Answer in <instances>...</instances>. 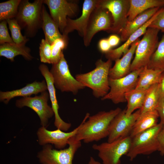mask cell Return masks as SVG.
Instances as JSON below:
<instances>
[{"instance_id":"6da1fadb","label":"cell","mask_w":164,"mask_h":164,"mask_svg":"<svg viewBox=\"0 0 164 164\" xmlns=\"http://www.w3.org/2000/svg\"><path fill=\"white\" fill-rule=\"evenodd\" d=\"M121 110L117 108L108 111H100L91 116L87 113L74 138L88 143L108 137L111 121Z\"/></svg>"},{"instance_id":"7a4b0ae2","label":"cell","mask_w":164,"mask_h":164,"mask_svg":"<svg viewBox=\"0 0 164 164\" xmlns=\"http://www.w3.org/2000/svg\"><path fill=\"white\" fill-rule=\"evenodd\" d=\"M111 65L110 60L104 61L99 59L95 63V68L87 73L77 74L75 78L85 87L91 88L95 97L102 98L110 89L109 74Z\"/></svg>"},{"instance_id":"3957f363","label":"cell","mask_w":164,"mask_h":164,"mask_svg":"<svg viewBox=\"0 0 164 164\" xmlns=\"http://www.w3.org/2000/svg\"><path fill=\"white\" fill-rule=\"evenodd\" d=\"M43 0H36L30 2L28 0H21L17 15L15 18L27 36H33L41 27L42 9Z\"/></svg>"},{"instance_id":"277c9868","label":"cell","mask_w":164,"mask_h":164,"mask_svg":"<svg viewBox=\"0 0 164 164\" xmlns=\"http://www.w3.org/2000/svg\"><path fill=\"white\" fill-rule=\"evenodd\" d=\"M163 126L159 123L131 138L130 147L126 155L131 161L138 155H149L159 151L158 136Z\"/></svg>"},{"instance_id":"5b68a950","label":"cell","mask_w":164,"mask_h":164,"mask_svg":"<svg viewBox=\"0 0 164 164\" xmlns=\"http://www.w3.org/2000/svg\"><path fill=\"white\" fill-rule=\"evenodd\" d=\"M160 31L148 27L140 40L135 52V56L132 62L130 72L147 66L159 43L158 34Z\"/></svg>"},{"instance_id":"8992f818","label":"cell","mask_w":164,"mask_h":164,"mask_svg":"<svg viewBox=\"0 0 164 164\" xmlns=\"http://www.w3.org/2000/svg\"><path fill=\"white\" fill-rule=\"evenodd\" d=\"M68 147L59 150L53 149L51 145L43 146L37 155L42 164H73L75 154L81 146V141H76L73 136L69 139Z\"/></svg>"},{"instance_id":"52a82bcc","label":"cell","mask_w":164,"mask_h":164,"mask_svg":"<svg viewBox=\"0 0 164 164\" xmlns=\"http://www.w3.org/2000/svg\"><path fill=\"white\" fill-rule=\"evenodd\" d=\"M50 71L55 87L62 92H70L76 94L85 87L71 75L63 54L58 62L52 64Z\"/></svg>"},{"instance_id":"ba28073f","label":"cell","mask_w":164,"mask_h":164,"mask_svg":"<svg viewBox=\"0 0 164 164\" xmlns=\"http://www.w3.org/2000/svg\"><path fill=\"white\" fill-rule=\"evenodd\" d=\"M131 139L129 136L111 142L94 144L92 147L98 151V156L103 164H121V158L128 152Z\"/></svg>"},{"instance_id":"9c48e42d","label":"cell","mask_w":164,"mask_h":164,"mask_svg":"<svg viewBox=\"0 0 164 164\" xmlns=\"http://www.w3.org/2000/svg\"><path fill=\"white\" fill-rule=\"evenodd\" d=\"M143 68L131 72L121 78L116 79L109 78V91L101 100H110L116 104L126 102L125 94L135 89L139 74Z\"/></svg>"},{"instance_id":"30bf717a","label":"cell","mask_w":164,"mask_h":164,"mask_svg":"<svg viewBox=\"0 0 164 164\" xmlns=\"http://www.w3.org/2000/svg\"><path fill=\"white\" fill-rule=\"evenodd\" d=\"M49 98V92L46 91L40 93L39 95L18 99L15 105L19 108L27 107L31 109L38 116L42 126L46 128L49 119L54 115L52 107L48 104Z\"/></svg>"},{"instance_id":"8fae6325","label":"cell","mask_w":164,"mask_h":164,"mask_svg":"<svg viewBox=\"0 0 164 164\" xmlns=\"http://www.w3.org/2000/svg\"><path fill=\"white\" fill-rule=\"evenodd\" d=\"M48 6L50 16L63 32L67 25V17L76 15L78 11L77 2L67 0H44Z\"/></svg>"},{"instance_id":"7c38bea8","label":"cell","mask_w":164,"mask_h":164,"mask_svg":"<svg viewBox=\"0 0 164 164\" xmlns=\"http://www.w3.org/2000/svg\"><path fill=\"white\" fill-rule=\"evenodd\" d=\"M112 24V18L110 12L97 5L91 14L83 37L84 45L89 46L93 37L98 32L104 30L110 32Z\"/></svg>"},{"instance_id":"4fadbf2b","label":"cell","mask_w":164,"mask_h":164,"mask_svg":"<svg viewBox=\"0 0 164 164\" xmlns=\"http://www.w3.org/2000/svg\"><path fill=\"white\" fill-rule=\"evenodd\" d=\"M141 114L140 110L129 116L125 109L121 110L111 121L109 128L108 142H111L130 136L135 122Z\"/></svg>"},{"instance_id":"5bb4252c","label":"cell","mask_w":164,"mask_h":164,"mask_svg":"<svg viewBox=\"0 0 164 164\" xmlns=\"http://www.w3.org/2000/svg\"><path fill=\"white\" fill-rule=\"evenodd\" d=\"M98 6L108 10L113 19L110 32L119 33L128 22L129 0H99Z\"/></svg>"},{"instance_id":"9a60e30c","label":"cell","mask_w":164,"mask_h":164,"mask_svg":"<svg viewBox=\"0 0 164 164\" xmlns=\"http://www.w3.org/2000/svg\"><path fill=\"white\" fill-rule=\"evenodd\" d=\"M80 127V125L73 131L66 132L59 129L50 131L42 126L37 132L39 144L43 146L52 144L56 148L62 149L68 145L70 138L76 135Z\"/></svg>"},{"instance_id":"2e32d148","label":"cell","mask_w":164,"mask_h":164,"mask_svg":"<svg viewBox=\"0 0 164 164\" xmlns=\"http://www.w3.org/2000/svg\"><path fill=\"white\" fill-rule=\"evenodd\" d=\"M99 0H85L83 4L81 15L76 19L67 17L66 26L62 34L67 36L68 34L74 30L83 37L87 25L93 10L97 6Z\"/></svg>"},{"instance_id":"e0dca14e","label":"cell","mask_w":164,"mask_h":164,"mask_svg":"<svg viewBox=\"0 0 164 164\" xmlns=\"http://www.w3.org/2000/svg\"><path fill=\"white\" fill-rule=\"evenodd\" d=\"M39 68L42 75L45 78L47 84V90L51 103V107L55 116L54 125L57 129L66 132L70 128L71 124L63 121L59 114V107L56 98V89L52 76L48 67L46 65L44 64H41Z\"/></svg>"},{"instance_id":"ac0fdd59","label":"cell","mask_w":164,"mask_h":164,"mask_svg":"<svg viewBox=\"0 0 164 164\" xmlns=\"http://www.w3.org/2000/svg\"><path fill=\"white\" fill-rule=\"evenodd\" d=\"M47 90V86L45 80L41 81H35L19 89L10 91H0V101L7 104L15 97H30L32 95L37 94Z\"/></svg>"},{"instance_id":"d6986e66","label":"cell","mask_w":164,"mask_h":164,"mask_svg":"<svg viewBox=\"0 0 164 164\" xmlns=\"http://www.w3.org/2000/svg\"><path fill=\"white\" fill-rule=\"evenodd\" d=\"M140 40L139 39H137L131 45L128 51L122 57L115 61L114 66L109 70V78L116 79L121 78L131 72V61Z\"/></svg>"},{"instance_id":"ffe728a7","label":"cell","mask_w":164,"mask_h":164,"mask_svg":"<svg viewBox=\"0 0 164 164\" xmlns=\"http://www.w3.org/2000/svg\"><path fill=\"white\" fill-rule=\"evenodd\" d=\"M158 12V10L149 20L133 33L123 44L116 49L111 50L106 53V57L108 60L115 61L120 58L123 54L124 55L129 50V46L139 39V37L144 34L149 26L155 18Z\"/></svg>"},{"instance_id":"44dd1931","label":"cell","mask_w":164,"mask_h":164,"mask_svg":"<svg viewBox=\"0 0 164 164\" xmlns=\"http://www.w3.org/2000/svg\"><path fill=\"white\" fill-rule=\"evenodd\" d=\"M159 9V7H157L148 9L139 14L132 21H128L119 33L121 41H126L133 33L149 20Z\"/></svg>"},{"instance_id":"7402d4cb","label":"cell","mask_w":164,"mask_h":164,"mask_svg":"<svg viewBox=\"0 0 164 164\" xmlns=\"http://www.w3.org/2000/svg\"><path fill=\"white\" fill-rule=\"evenodd\" d=\"M42 28L45 39L51 45L57 39L65 36L59 31L57 25L47 12L44 5L42 9Z\"/></svg>"},{"instance_id":"603a6c76","label":"cell","mask_w":164,"mask_h":164,"mask_svg":"<svg viewBox=\"0 0 164 164\" xmlns=\"http://www.w3.org/2000/svg\"><path fill=\"white\" fill-rule=\"evenodd\" d=\"M159 114L156 110L140 114L133 126L130 136L136 135L150 129L157 125Z\"/></svg>"},{"instance_id":"cb8c5ba5","label":"cell","mask_w":164,"mask_h":164,"mask_svg":"<svg viewBox=\"0 0 164 164\" xmlns=\"http://www.w3.org/2000/svg\"><path fill=\"white\" fill-rule=\"evenodd\" d=\"M25 44H18L15 43H5L0 44V56H4L11 62L14 61L15 57L18 55H22L27 60L32 58L30 52V50Z\"/></svg>"},{"instance_id":"d4e9b609","label":"cell","mask_w":164,"mask_h":164,"mask_svg":"<svg viewBox=\"0 0 164 164\" xmlns=\"http://www.w3.org/2000/svg\"><path fill=\"white\" fill-rule=\"evenodd\" d=\"M129 2L127 14L128 22L148 9L164 6V0H129Z\"/></svg>"},{"instance_id":"484cf974","label":"cell","mask_w":164,"mask_h":164,"mask_svg":"<svg viewBox=\"0 0 164 164\" xmlns=\"http://www.w3.org/2000/svg\"><path fill=\"white\" fill-rule=\"evenodd\" d=\"M164 71L155 70L144 67L140 72L135 89L147 90L154 84H158L161 75Z\"/></svg>"},{"instance_id":"4316f807","label":"cell","mask_w":164,"mask_h":164,"mask_svg":"<svg viewBox=\"0 0 164 164\" xmlns=\"http://www.w3.org/2000/svg\"><path fill=\"white\" fill-rule=\"evenodd\" d=\"M147 91L134 89L125 94V98L127 102L125 112L127 116L131 114L135 110L142 108Z\"/></svg>"},{"instance_id":"83f0119b","label":"cell","mask_w":164,"mask_h":164,"mask_svg":"<svg viewBox=\"0 0 164 164\" xmlns=\"http://www.w3.org/2000/svg\"><path fill=\"white\" fill-rule=\"evenodd\" d=\"M159 100L157 84H156L147 90L141 114L156 110Z\"/></svg>"},{"instance_id":"f1b7e54d","label":"cell","mask_w":164,"mask_h":164,"mask_svg":"<svg viewBox=\"0 0 164 164\" xmlns=\"http://www.w3.org/2000/svg\"><path fill=\"white\" fill-rule=\"evenodd\" d=\"M147 66L149 69L164 71V34Z\"/></svg>"},{"instance_id":"f546056e","label":"cell","mask_w":164,"mask_h":164,"mask_svg":"<svg viewBox=\"0 0 164 164\" xmlns=\"http://www.w3.org/2000/svg\"><path fill=\"white\" fill-rule=\"evenodd\" d=\"M21 0H10L0 3L1 21L15 18Z\"/></svg>"},{"instance_id":"4dcf8cb0","label":"cell","mask_w":164,"mask_h":164,"mask_svg":"<svg viewBox=\"0 0 164 164\" xmlns=\"http://www.w3.org/2000/svg\"><path fill=\"white\" fill-rule=\"evenodd\" d=\"M68 37L65 36L62 38L56 39L51 44V64L58 62L63 54V50L67 45Z\"/></svg>"},{"instance_id":"1f68e13d","label":"cell","mask_w":164,"mask_h":164,"mask_svg":"<svg viewBox=\"0 0 164 164\" xmlns=\"http://www.w3.org/2000/svg\"><path fill=\"white\" fill-rule=\"evenodd\" d=\"M11 33L12 38L15 43L18 44H25L28 40L26 36L21 32V28L15 18L6 20Z\"/></svg>"},{"instance_id":"d6a6232c","label":"cell","mask_w":164,"mask_h":164,"mask_svg":"<svg viewBox=\"0 0 164 164\" xmlns=\"http://www.w3.org/2000/svg\"><path fill=\"white\" fill-rule=\"evenodd\" d=\"M39 53L41 62L51 64V45L45 39H42L41 40Z\"/></svg>"},{"instance_id":"836d02e7","label":"cell","mask_w":164,"mask_h":164,"mask_svg":"<svg viewBox=\"0 0 164 164\" xmlns=\"http://www.w3.org/2000/svg\"><path fill=\"white\" fill-rule=\"evenodd\" d=\"M149 27L164 32V7L159 9L157 15Z\"/></svg>"},{"instance_id":"e575fe53","label":"cell","mask_w":164,"mask_h":164,"mask_svg":"<svg viewBox=\"0 0 164 164\" xmlns=\"http://www.w3.org/2000/svg\"><path fill=\"white\" fill-rule=\"evenodd\" d=\"M6 20L1 21L0 23V43H14L8 32Z\"/></svg>"},{"instance_id":"d590c367","label":"cell","mask_w":164,"mask_h":164,"mask_svg":"<svg viewBox=\"0 0 164 164\" xmlns=\"http://www.w3.org/2000/svg\"><path fill=\"white\" fill-rule=\"evenodd\" d=\"M156 110L159 115L160 123L164 125V97L159 99Z\"/></svg>"},{"instance_id":"8d00e7d4","label":"cell","mask_w":164,"mask_h":164,"mask_svg":"<svg viewBox=\"0 0 164 164\" xmlns=\"http://www.w3.org/2000/svg\"><path fill=\"white\" fill-rule=\"evenodd\" d=\"M158 139L159 143V151L162 156L164 155V125L159 132Z\"/></svg>"},{"instance_id":"74e56055","label":"cell","mask_w":164,"mask_h":164,"mask_svg":"<svg viewBox=\"0 0 164 164\" xmlns=\"http://www.w3.org/2000/svg\"><path fill=\"white\" fill-rule=\"evenodd\" d=\"M98 46L100 50L103 53H106L111 50V47L109 43L108 39H101L99 41Z\"/></svg>"},{"instance_id":"f35d334b","label":"cell","mask_w":164,"mask_h":164,"mask_svg":"<svg viewBox=\"0 0 164 164\" xmlns=\"http://www.w3.org/2000/svg\"><path fill=\"white\" fill-rule=\"evenodd\" d=\"M157 85L160 99L164 97V71L161 75Z\"/></svg>"},{"instance_id":"ab89813d","label":"cell","mask_w":164,"mask_h":164,"mask_svg":"<svg viewBox=\"0 0 164 164\" xmlns=\"http://www.w3.org/2000/svg\"><path fill=\"white\" fill-rule=\"evenodd\" d=\"M108 40L111 47L117 46L119 43L120 38L116 35H112L110 36Z\"/></svg>"},{"instance_id":"60d3db41","label":"cell","mask_w":164,"mask_h":164,"mask_svg":"<svg viewBox=\"0 0 164 164\" xmlns=\"http://www.w3.org/2000/svg\"><path fill=\"white\" fill-rule=\"evenodd\" d=\"M88 164H101L99 162L96 161L92 157L90 158Z\"/></svg>"}]
</instances>
